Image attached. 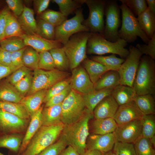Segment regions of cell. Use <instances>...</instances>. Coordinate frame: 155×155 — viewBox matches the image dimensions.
<instances>
[{"label": "cell", "mask_w": 155, "mask_h": 155, "mask_svg": "<svg viewBox=\"0 0 155 155\" xmlns=\"http://www.w3.org/2000/svg\"><path fill=\"white\" fill-rule=\"evenodd\" d=\"M47 90L44 89L39 91L26 96L22 99L20 103L24 106L30 117L42 106Z\"/></svg>", "instance_id": "44dd1931"}, {"label": "cell", "mask_w": 155, "mask_h": 155, "mask_svg": "<svg viewBox=\"0 0 155 155\" xmlns=\"http://www.w3.org/2000/svg\"><path fill=\"white\" fill-rule=\"evenodd\" d=\"M71 77H69L54 85L48 90L44 102L45 103L51 97L63 91L69 85Z\"/></svg>", "instance_id": "bcb514c9"}, {"label": "cell", "mask_w": 155, "mask_h": 155, "mask_svg": "<svg viewBox=\"0 0 155 155\" xmlns=\"http://www.w3.org/2000/svg\"><path fill=\"white\" fill-rule=\"evenodd\" d=\"M25 34L22 30L18 19L9 11L5 30L4 39L12 37H18L22 38Z\"/></svg>", "instance_id": "d6a6232c"}, {"label": "cell", "mask_w": 155, "mask_h": 155, "mask_svg": "<svg viewBox=\"0 0 155 155\" xmlns=\"http://www.w3.org/2000/svg\"><path fill=\"white\" fill-rule=\"evenodd\" d=\"M133 144L136 155H155L154 147L149 138L142 136Z\"/></svg>", "instance_id": "60d3db41"}, {"label": "cell", "mask_w": 155, "mask_h": 155, "mask_svg": "<svg viewBox=\"0 0 155 155\" xmlns=\"http://www.w3.org/2000/svg\"><path fill=\"white\" fill-rule=\"evenodd\" d=\"M9 11L5 8L0 13V42L4 38L5 30Z\"/></svg>", "instance_id": "9f6ffc18"}, {"label": "cell", "mask_w": 155, "mask_h": 155, "mask_svg": "<svg viewBox=\"0 0 155 155\" xmlns=\"http://www.w3.org/2000/svg\"><path fill=\"white\" fill-rule=\"evenodd\" d=\"M119 105L111 95L104 98L95 107L93 111L95 119L113 118Z\"/></svg>", "instance_id": "d6986e66"}, {"label": "cell", "mask_w": 155, "mask_h": 155, "mask_svg": "<svg viewBox=\"0 0 155 155\" xmlns=\"http://www.w3.org/2000/svg\"><path fill=\"white\" fill-rule=\"evenodd\" d=\"M111 95L119 106L133 101L137 95L133 87L119 85L113 89Z\"/></svg>", "instance_id": "484cf974"}, {"label": "cell", "mask_w": 155, "mask_h": 155, "mask_svg": "<svg viewBox=\"0 0 155 155\" xmlns=\"http://www.w3.org/2000/svg\"><path fill=\"white\" fill-rule=\"evenodd\" d=\"M139 26L150 39L155 34V15L147 7L137 18Z\"/></svg>", "instance_id": "d4e9b609"}, {"label": "cell", "mask_w": 155, "mask_h": 155, "mask_svg": "<svg viewBox=\"0 0 155 155\" xmlns=\"http://www.w3.org/2000/svg\"><path fill=\"white\" fill-rule=\"evenodd\" d=\"M103 155H116L111 150L103 154Z\"/></svg>", "instance_id": "03108f58"}, {"label": "cell", "mask_w": 155, "mask_h": 155, "mask_svg": "<svg viewBox=\"0 0 155 155\" xmlns=\"http://www.w3.org/2000/svg\"><path fill=\"white\" fill-rule=\"evenodd\" d=\"M32 80L33 76L31 73L26 76L14 86L18 91L24 97L31 88Z\"/></svg>", "instance_id": "681fc988"}, {"label": "cell", "mask_w": 155, "mask_h": 155, "mask_svg": "<svg viewBox=\"0 0 155 155\" xmlns=\"http://www.w3.org/2000/svg\"><path fill=\"white\" fill-rule=\"evenodd\" d=\"M141 121L142 136L150 139L155 135V118L154 114L144 115Z\"/></svg>", "instance_id": "b9f144b4"}, {"label": "cell", "mask_w": 155, "mask_h": 155, "mask_svg": "<svg viewBox=\"0 0 155 155\" xmlns=\"http://www.w3.org/2000/svg\"><path fill=\"white\" fill-rule=\"evenodd\" d=\"M150 141L154 146L155 147V135L153 137L150 139Z\"/></svg>", "instance_id": "e7e4bbea"}, {"label": "cell", "mask_w": 155, "mask_h": 155, "mask_svg": "<svg viewBox=\"0 0 155 155\" xmlns=\"http://www.w3.org/2000/svg\"><path fill=\"white\" fill-rule=\"evenodd\" d=\"M39 53L38 69L45 70L56 69L52 57L49 51H45Z\"/></svg>", "instance_id": "f6af8a7d"}, {"label": "cell", "mask_w": 155, "mask_h": 155, "mask_svg": "<svg viewBox=\"0 0 155 155\" xmlns=\"http://www.w3.org/2000/svg\"><path fill=\"white\" fill-rule=\"evenodd\" d=\"M120 84V76L117 71L109 70L103 74L94 84V90L114 88Z\"/></svg>", "instance_id": "4316f807"}, {"label": "cell", "mask_w": 155, "mask_h": 155, "mask_svg": "<svg viewBox=\"0 0 155 155\" xmlns=\"http://www.w3.org/2000/svg\"><path fill=\"white\" fill-rule=\"evenodd\" d=\"M113 89L94 90L87 94H83L86 108L93 112L95 107L106 96L111 95Z\"/></svg>", "instance_id": "f1b7e54d"}, {"label": "cell", "mask_w": 155, "mask_h": 155, "mask_svg": "<svg viewBox=\"0 0 155 155\" xmlns=\"http://www.w3.org/2000/svg\"><path fill=\"white\" fill-rule=\"evenodd\" d=\"M83 63L84 67L94 84L103 74L110 70L104 65L91 59L87 58L83 61Z\"/></svg>", "instance_id": "f546056e"}, {"label": "cell", "mask_w": 155, "mask_h": 155, "mask_svg": "<svg viewBox=\"0 0 155 155\" xmlns=\"http://www.w3.org/2000/svg\"><path fill=\"white\" fill-rule=\"evenodd\" d=\"M93 117V112L86 108L78 121L70 124L64 125L59 137L67 146H72L80 155L86 150V141L90 135L89 121Z\"/></svg>", "instance_id": "6da1fadb"}, {"label": "cell", "mask_w": 155, "mask_h": 155, "mask_svg": "<svg viewBox=\"0 0 155 155\" xmlns=\"http://www.w3.org/2000/svg\"><path fill=\"white\" fill-rule=\"evenodd\" d=\"M39 53L32 47L26 46L22 55L24 66L34 70L38 69Z\"/></svg>", "instance_id": "74e56055"}, {"label": "cell", "mask_w": 155, "mask_h": 155, "mask_svg": "<svg viewBox=\"0 0 155 155\" xmlns=\"http://www.w3.org/2000/svg\"><path fill=\"white\" fill-rule=\"evenodd\" d=\"M117 142L114 132L104 135H89L86 142V150H96L102 153L112 150Z\"/></svg>", "instance_id": "2e32d148"}, {"label": "cell", "mask_w": 155, "mask_h": 155, "mask_svg": "<svg viewBox=\"0 0 155 155\" xmlns=\"http://www.w3.org/2000/svg\"><path fill=\"white\" fill-rule=\"evenodd\" d=\"M24 135L22 133L0 134V148H6L18 153Z\"/></svg>", "instance_id": "4dcf8cb0"}, {"label": "cell", "mask_w": 155, "mask_h": 155, "mask_svg": "<svg viewBox=\"0 0 155 155\" xmlns=\"http://www.w3.org/2000/svg\"><path fill=\"white\" fill-rule=\"evenodd\" d=\"M67 146L64 141L59 137L56 142L46 148L38 155H59Z\"/></svg>", "instance_id": "c3c4849f"}, {"label": "cell", "mask_w": 155, "mask_h": 155, "mask_svg": "<svg viewBox=\"0 0 155 155\" xmlns=\"http://www.w3.org/2000/svg\"><path fill=\"white\" fill-rule=\"evenodd\" d=\"M49 51L53 59L57 69L66 71L70 69L69 61L63 47L54 48Z\"/></svg>", "instance_id": "836d02e7"}, {"label": "cell", "mask_w": 155, "mask_h": 155, "mask_svg": "<svg viewBox=\"0 0 155 155\" xmlns=\"http://www.w3.org/2000/svg\"><path fill=\"white\" fill-rule=\"evenodd\" d=\"M143 115L133 100L119 106L113 118L119 125L140 119Z\"/></svg>", "instance_id": "e0dca14e"}, {"label": "cell", "mask_w": 155, "mask_h": 155, "mask_svg": "<svg viewBox=\"0 0 155 155\" xmlns=\"http://www.w3.org/2000/svg\"><path fill=\"white\" fill-rule=\"evenodd\" d=\"M119 7L122 22L118 31L119 38L131 43L134 42L139 37L147 44L149 39L141 28L137 18L124 4L122 3Z\"/></svg>", "instance_id": "5b68a950"}, {"label": "cell", "mask_w": 155, "mask_h": 155, "mask_svg": "<svg viewBox=\"0 0 155 155\" xmlns=\"http://www.w3.org/2000/svg\"><path fill=\"white\" fill-rule=\"evenodd\" d=\"M135 47L142 53L155 59V34L146 44H137Z\"/></svg>", "instance_id": "816d5d0a"}, {"label": "cell", "mask_w": 155, "mask_h": 155, "mask_svg": "<svg viewBox=\"0 0 155 155\" xmlns=\"http://www.w3.org/2000/svg\"><path fill=\"white\" fill-rule=\"evenodd\" d=\"M71 90L69 85L63 91L53 96L45 102L44 107L61 104L68 95Z\"/></svg>", "instance_id": "f5cc1de1"}, {"label": "cell", "mask_w": 155, "mask_h": 155, "mask_svg": "<svg viewBox=\"0 0 155 155\" xmlns=\"http://www.w3.org/2000/svg\"><path fill=\"white\" fill-rule=\"evenodd\" d=\"M6 2L9 9L16 17L22 14L24 8L22 1L20 0H7Z\"/></svg>", "instance_id": "db71d44e"}, {"label": "cell", "mask_w": 155, "mask_h": 155, "mask_svg": "<svg viewBox=\"0 0 155 155\" xmlns=\"http://www.w3.org/2000/svg\"><path fill=\"white\" fill-rule=\"evenodd\" d=\"M86 108L83 94L72 89L61 104V122L69 125L78 121Z\"/></svg>", "instance_id": "52a82bcc"}, {"label": "cell", "mask_w": 155, "mask_h": 155, "mask_svg": "<svg viewBox=\"0 0 155 155\" xmlns=\"http://www.w3.org/2000/svg\"><path fill=\"white\" fill-rule=\"evenodd\" d=\"M91 59L106 67L110 70L118 71L125 59L117 57L115 55L93 56Z\"/></svg>", "instance_id": "8d00e7d4"}, {"label": "cell", "mask_w": 155, "mask_h": 155, "mask_svg": "<svg viewBox=\"0 0 155 155\" xmlns=\"http://www.w3.org/2000/svg\"><path fill=\"white\" fill-rule=\"evenodd\" d=\"M133 88L138 95H155V62L150 57L142 56L133 82Z\"/></svg>", "instance_id": "7a4b0ae2"}, {"label": "cell", "mask_w": 155, "mask_h": 155, "mask_svg": "<svg viewBox=\"0 0 155 155\" xmlns=\"http://www.w3.org/2000/svg\"><path fill=\"white\" fill-rule=\"evenodd\" d=\"M136 17L137 16L148 7L145 0H120Z\"/></svg>", "instance_id": "ee69618b"}, {"label": "cell", "mask_w": 155, "mask_h": 155, "mask_svg": "<svg viewBox=\"0 0 155 155\" xmlns=\"http://www.w3.org/2000/svg\"><path fill=\"white\" fill-rule=\"evenodd\" d=\"M129 53L117 71L120 76V85L133 87V82L142 57V53L135 46H129Z\"/></svg>", "instance_id": "7c38bea8"}, {"label": "cell", "mask_w": 155, "mask_h": 155, "mask_svg": "<svg viewBox=\"0 0 155 155\" xmlns=\"http://www.w3.org/2000/svg\"><path fill=\"white\" fill-rule=\"evenodd\" d=\"M38 18L43 20L55 27L60 25L66 20L65 17L59 11L48 9L38 15Z\"/></svg>", "instance_id": "ab89813d"}, {"label": "cell", "mask_w": 155, "mask_h": 155, "mask_svg": "<svg viewBox=\"0 0 155 155\" xmlns=\"http://www.w3.org/2000/svg\"><path fill=\"white\" fill-rule=\"evenodd\" d=\"M90 32L76 33L69 38L63 46L68 59L70 69L72 71L79 66L87 58L86 48Z\"/></svg>", "instance_id": "8992f818"}, {"label": "cell", "mask_w": 155, "mask_h": 155, "mask_svg": "<svg viewBox=\"0 0 155 155\" xmlns=\"http://www.w3.org/2000/svg\"><path fill=\"white\" fill-rule=\"evenodd\" d=\"M0 109L22 119H30L26 109L20 103L0 101Z\"/></svg>", "instance_id": "d590c367"}, {"label": "cell", "mask_w": 155, "mask_h": 155, "mask_svg": "<svg viewBox=\"0 0 155 155\" xmlns=\"http://www.w3.org/2000/svg\"><path fill=\"white\" fill-rule=\"evenodd\" d=\"M22 39L26 46L32 47L38 53L49 51L53 49L62 47L63 46L58 41L48 40L36 34H25Z\"/></svg>", "instance_id": "ac0fdd59"}, {"label": "cell", "mask_w": 155, "mask_h": 155, "mask_svg": "<svg viewBox=\"0 0 155 155\" xmlns=\"http://www.w3.org/2000/svg\"><path fill=\"white\" fill-rule=\"evenodd\" d=\"M114 133L117 142L133 144L142 136L141 119L117 124Z\"/></svg>", "instance_id": "5bb4252c"}, {"label": "cell", "mask_w": 155, "mask_h": 155, "mask_svg": "<svg viewBox=\"0 0 155 155\" xmlns=\"http://www.w3.org/2000/svg\"><path fill=\"white\" fill-rule=\"evenodd\" d=\"M0 45L1 48L11 53L26 46L23 39L17 37L5 38L0 42Z\"/></svg>", "instance_id": "7bdbcfd3"}, {"label": "cell", "mask_w": 155, "mask_h": 155, "mask_svg": "<svg viewBox=\"0 0 155 155\" xmlns=\"http://www.w3.org/2000/svg\"><path fill=\"white\" fill-rule=\"evenodd\" d=\"M31 70L23 66L16 70L6 79L10 84L14 86L26 76L31 74Z\"/></svg>", "instance_id": "f907efd6"}, {"label": "cell", "mask_w": 155, "mask_h": 155, "mask_svg": "<svg viewBox=\"0 0 155 155\" xmlns=\"http://www.w3.org/2000/svg\"><path fill=\"white\" fill-rule=\"evenodd\" d=\"M69 76V73L67 72L57 69L52 70L36 69L34 70L31 88L26 96L41 90H48L57 83Z\"/></svg>", "instance_id": "9c48e42d"}, {"label": "cell", "mask_w": 155, "mask_h": 155, "mask_svg": "<svg viewBox=\"0 0 155 155\" xmlns=\"http://www.w3.org/2000/svg\"><path fill=\"white\" fill-rule=\"evenodd\" d=\"M59 155H80L73 147L68 146Z\"/></svg>", "instance_id": "94428289"}, {"label": "cell", "mask_w": 155, "mask_h": 155, "mask_svg": "<svg viewBox=\"0 0 155 155\" xmlns=\"http://www.w3.org/2000/svg\"><path fill=\"white\" fill-rule=\"evenodd\" d=\"M18 69L16 67L6 66L0 64V81Z\"/></svg>", "instance_id": "91938a15"}, {"label": "cell", "mask_w": 155, "mask_h": 155, "mask_svg": "<svg viewBox=\"0 0 155 155\" xmlns=\"http://www.w3.org/2000/svg\"><path fill=\"white\" fill-rule=\"evenodd\" d=\"M148 7L155 15V0H146Z\"/></svg>", "instance_id": "6125c7cd"}, {"label": "cell", "mask_w": 155, "mask_h": 155, "mask_svg": "<svg viewBox=\"0 0 155 155\" xmlns=\"http://www.w3.org/2000/svg\"><path fill=\"white\" fill-rule=\"evenodd\" d=\"M30 119H22L0 109V134L25 133Z\"/></svg>", "instance_id": "4fadbf2b"}, {"label": "cell", "mask_w": 155, "mask_h": 155, "mask_svg": "<svg viewBox=\"0 0 155 155\" xmlns=\"http://www.w3.org/2000/svg\"><path fill=\"white\" fill-rule=\"evenodd\" d=\"M43 106L30 117L28 125L24 133V138L18 155H19L25 150L31 139L42 126L41 113Z\"/></svg>", "instance_id": "ffe728a7"}, {"label": "cell", "mask_w": 155, "mask_h": 155, "mask_svg": "<svg viewBox=\"0 0 155 155\" xmlns=\"http://www.w3.org/2000/svg\"><path fill=\"white\" fill-rule=\"evenodd\" d=\"M18 20L26 34H36L37 21L34 18V12L32 9L24 6V10L18 17Z\"/></svg>", "instance_id": "603a6c76"}, {"label": "cell", "mask_w": 155, "mask_h": 155, "mask_svg": "<svg viewBox=\"0 0 155 155\" xmlns=\"http://www.w3.org/2000/svg\"><path fill=\"white\" fill-rule=\"evenodd\" d=\"M50 1H51L50 0L33 1V5L35 11L38 16L46 10Z\"/></svg>", "instance_id": "6f0895ef"}, {"label": "cell", "mask_w": 155, "mask_h": 155, "mask_svg": "<svg viewBox=\"0 0 155 155\" xmlns=\"http://www.w3.org/2000/svg\"><path fill=\"white\" fill-rule=\"evenodd\" d=\"M133 101L143 115L155 114L154 96L150 94L137 95Z\"/></svg>", "instance_id": "1f68e13d"}, {"label": "cell", "mask_w": 155, "mask_h": 155, "mask_svg": "<svg viewBox=\"0 0 155 155\" xmlns=\"http://www.w3.org/2000/svg\"><path fill=\"white\" fill-rule=\"evenodd\" d=\"M0 155H5L1 152H0Z\"/></svg>", "instance_id": "003e7915"}, {"label": "cell", "mask_w": 155, "mask_h": 155, "mask_svg": "<svg viewBox=\"0 0 155 155\" xmlns=\"http://www.w3.org/2000/svg\"><path fill=\"white\" fill-rule=\"evenodd\" d=\"M103 154L96 150H86L82 155H103Z\"/></svg>", "instance_id": "be15d7a7"}, {"label": "cell", "mask_w": 155, "mask_h": 155, "mask_svg": "<svg viewBox=\"0 0 155 155\" xmlns=\"http://www.w3.org/2000/svg\"><path fill=\"white\" fill-rule=\"evenodd\" d=\"M75 13L74 16L67 19L56 27L55 40L63 45L73 35L80 32H90L89 28L83 24L84 20L82 8L78 9Z\"/></svg>", "instance_id": "ba28073f"}, {"label": "cell", "mask_w": 155, "mask_h": 155, "mask_svg": "<svg viewBox=\"0 0 155 155\" xmlns=\"http://www.w3.org/2000/svg\"><path fill=\"white\" fill-rule=\"evenodd\" d=\"M71 71L69 85L72 89L82 94L95 90L94 84L83 67L79 66Z\"/></svg>", "instance_id": "9a60e30c"}, {"label": "cell", "mask_w": 155, "mask_h": 155, "mask_svg": "<svg viewBox=\"0 0 155 155\" xmlns=\"http://www.w3.org/2000/svg\"><path fill=\"white\" fill-rule=\"evenodd\" d=\"M64 125L42 126L19 155H38L59 138Z\"/></svg>", "instance_id": "277c9868"}, {"label": "cell", "mask_w": 155, "mask_h": 155, "mask_svg": "<svg viewBox=\"0 0 155 155\" xmlns=\"http://www.w3.org/2000/svg\"><path fill=\"white\" fill-rule=\"evenodd\" d=\"M57 4L60 11L65 17L75 12L85 3V0H53Z\"/></svg>", "instance_id": "e575fe53"}, {"label": "cell", "mask_w": 155, "mask_h": 155, "mask_svg": "<svg viewBox=\"0 0 155 155\" xmlns=\"http://www.w3.org/2000/svg\"><path fill=\"white\" fill-rule=\"evenodd\" d=\"M116 155H136L133 144L116 142L113 147Z\"/></svg>", "instance_id": "7dc6e473"}, {"label": "cell", "mask_w": 155, "mask_h": 155, "mask_svg": "<svg viewBox=\"0 0 155 155\" xmlns=\"http://www.w3.org/2000/svg\"><path fill=\"white\" fill-rule=\"evenodd\" d=\"M121 10L116 0L106 1L104 10L105 24L103 36L112 42L119 38V28L121 24Z\"/></svg>", "instance_id": "30bf717a"}, {"label": "cell", "mask_w": 155, "mask_h": 155, "mask_svg": "<svg viewBox=\"0 0 155 155\" xmlns=\"http://www.w3.org/2000/svg\"><path fill=\"white\" fill-rule=\"evenodd\" d=\"M26 47L11 53L10 60L13 66L18 68L24 66L22 62V55Z\"/></svg>", "instance_id": "11a10c76"}, {"label": "cell", "mask_w": 155, "mask_h": 155, "mask_svg": "<svg viewBox=\"0 0 155 155\" xmlns=\"http://www.w3.org/2000/svg\"><path fill=\"white\" fill-rule=\"evenodd\" d=\"M106 0H85L89 13L83 24L91 33H98L103 35L104 27V16Z\"/></svg>", "instance_id": "8fae6325"}, {"label": "cell", "mask_w": 155, "mask_h": 155, "mask_svg": "<svg viewBox=\"0 0 155 155\" xmlns=\"http://www.w3.org/2000/svg\"><path fill=\"white\" fill-rule=\"evenodd\" d=\"M10 54L11 53L0 47V64L6 66L14 67L11 62Z\"/></svg>", "instance_id": "680465c9"}, {"label": "cell", "mask_w": 155, "mask_h": 155, "mask_svg": "<svg viewBox=\"0 0 155 155\" xmlns=\"http://www.w3.org/2000/svg\"><path fill=\"white\" fill-rule=\"evenodd\" d=\"M61 104L43 108L41 113L42 126H51L62 123Z\"/></svg>", "instance_id": "7402d4cb"}, {"label": "cell", "mask_w": 155, "mask_h": 155, "mask_svg": "<svg viewBox=\"0 0 155 155\" xmlns=\"http://www.w3.org/2000/svg\"><path fill=\"white\" fill-rule=\"evenodd\" d=\"M36 34L45 39L55 40L56 27L43 20L38 19Z\"/></svg>", "instance_id": "f35d334b"}, {"label": "cell", "mask_w": 155, "mask_h": 155, "mask_svg": "<svg viewBox=\"0 0 155 155\" xmlns=\"http://www.w3.org/2000/svg\"><path fill=\"white\" fill-rule=\"evenodd\" d=\"M117 125L112 118L95 119L92 123L91 129L93 134L104 135L114 132Z\"/></svg>", "instance_id": "83f0119b"}, {"label": "cell", "mask_w": 155, "mask_h": 155, "mask_svg": "<svg viewBox=\"0 0 155 155\" xmlns=\"http://www.w3.org/2000/svg\"><path fill=\"white\" fill-rule=\"evenodd\" d=\"M24 97L6 79L0 81V101L20 103Z\"/></svg>", "instance_id": "cb8c5ba5"}, {"label": "cell", "mask_w": 155, "mask_h": 155, "mask_svg": "<svg viewBox=\"0 0 155 155\" xmlns=\"http://www.w3.org/2000/svg\"><path fill=\"white\" fill-rule=\"evenodd\" d=\"M127 44L126 41L121 38L115 42H112L106 39L101 34L90 32L86 53L100 55L111 53L117 55L121 58L125 59L129 53V50L125 48Z\"/></svg>", "instance_id": "3957f363"}]
</instances>
